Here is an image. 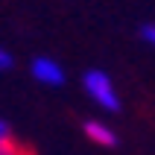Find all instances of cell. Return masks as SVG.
<instances>
[{
    "label": "cell",
    "mask_w": 155,
    "mask_h": 155,
    "mask_svg": "<svg viewBox=\"0 0 155 155\" xmlns=\"http://www.w3.org/2000/svg\"><path fill=\"white\" fill-rule=\"evenodd\" d=\"M12 68V53L6 47H0V70H9Z\"/></svg>",
    "instance_id": "8992f818"
},
{
    "label": "cell",
    "mask_w": 155,
    "mask_h": 155,
    "mask_svg": "<svg viewBox=\"0 0 155 155\" xmlns=\"http://www.w3.org/2000/svg\"><path fill=\"white\" fill-rule=\"evenodd\" d=\"M29 70H32V79L38 82V85H44V88L64 85V68H61L56 59H50V56H38Z\"/></svg>",
    "instance_id": "7a4b0ae2"
},
{
    "label": "cell",
    "mask_w": 155,
    "mask_h": 155,
    "mask_svg": "<svg viewBox=\"0 0 155 155\" xmlns=\"http://www.w3.org/2000/svg\"><path fill=\"white\" fill-rule=\"evenodd\" d=\"M82 88H85L88 100L103 108V111H120V91L114 85V79L105 70H88L82 76Z\"/></svg>",
    "instance_id": "6da1fadb"
},
{
    "label": "cell",
    "mask_w": 155,
    "mask_h": 155,
    "mask_svg": "<svg viewBox=\"0 0 155 155\" xmlns=\"http://www.w3.org/2000/svg\"><path fill=\"white\" fill-rule=\"evenodd\" d=\"M12 143H15V140H12V129H9V123L0 117V149H3V147H12Z\"/></svg>",
    "instance_id": "277c9868"
},
{
    "label": "cell",
    "mask_w": 155,
    "mask_h": 155,
    "mask_svg": "<svg viewBox=\"0 0 155 155\" xmlns=\"http://www.w3.org/2000/svg\"><path fill=\"white\" fill-rule=\"evenodd\" d=\"M85 135H88V140H94L97 147H117V132L103 120H88Z\"/></svg>",
    "instance_id": "3957f363"
},
{
    "label": "cell",
    "mask_w": 155,
    "mask_h": 155,
    "mask_svg": "<svg viewBox=\"0 0 155 155\" xmlns=\"http://www.w3.org/2000/svg\"><path fill=\"white\" fill-rule=\"evenodd\" d=\"M140 38H143L149 47H155V24H143V29H140Z\"/></svg>",
    "instance_id": "5b68a950"
}]
</instances>
